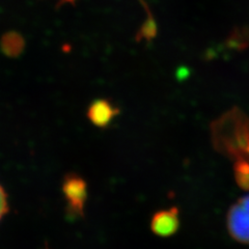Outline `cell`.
<instances>
[{
  "instance_id": "obj_3",
  "label": "cell",
  "mask_w": 249,
  "mask_h": 249,
  "mask_svg": "<svg viewBox=\"0 0 249 249\" xmlns=\"http://www.w3.org/2000/svg\"><path fill=\"white\" fill-rule=\"evenodd\" d=\"M62 191L67 200L68 212L72 216H82L88 197L87 183L77 175H68L62 184Z\"/></svg>"
},
{
  "instance_id": "obj_2",
  "label": "cell",
  "mask_w": 249,
  "mask_h": 249,
  "mask_svg": "<svg viewBox=\"0 0 249 249\" xmlns=\"http://www.w3.org/2000/svg\"><path fill=\"white\" fill-rule=\"evenodd\" d=\"M227 228L231 237L249 244V196L239 198L228 212Z\"/></svg>"
},
{
  "instance_id": "obj_1",
  "label": "cell",
  "mask_w": 249,
  "mask_h": 249,
  "mask_svg": "<svg viewBox=\"0 0 249 249\" xmlns=\"http://www.w3.org/2000/svg\"><path fill=\"white\" fill-rule=\"evenodd\" d=\"M215 149L235 160L249 162V118L238 108L231 109L211 127Z\"/></svg>"
},
{
  "instance_id": "obj_8",
  "label": "cell",
  "mask_w": 249,
  "mask_h": 249,
  "mask_svg": "<svg viewBox=\"0 0 249 249\" xmlns=\"http://www.w3.org/2000/svg\"><path fill=\"white\" fill-rule=\"evenodd\" d=\"M61 1H64V2H74L75 0H61Z\"/></svg>"
},
{
  "instance_id": "obj_5",
  "label": "cell",
  "mask_w": 249,
  "mask_h": 249,
  "mask_svg": "<svg viewBox=\"0 0 249 249\" xmlns=\"http://www.w3.org/2000/svg\"><path fill=\"white\" fill-rule=\"evenodd\" d=\"M118 114V110L108 101L98 100L93 102L89 109V119L98 127H106Z\"/></svg>"
},
{
  "instance_id": "obj_6",
  "label": "cell",
  "mask_w": 249,
  "mask_h": 249,
  "mask_svg": "<svg viewBox=\"0 0 249 249\" xmlns=\"http://www.w3.org/2000/svg\"><path fill=\"white\" fill-rule=\"evenodd\" d=\"M24 48V40L16 33L5 35L1 40V50L7 56H18Z\"/></svg>"
},
{
  "instance_id": "obj_7",
  "label": "cell",
  "mask_w": 249,
  "mask_h": 249,
  "mask_svg": "<svg viewBox=\"0 0 249 249\" xmlns=\"http://www.w3.org/2000/svg\"><path fill=\"white\" fill-rule=\"evenodd\" d=\"M9 211V205H7V196L2 186L0 185V220Z\"/></svg>"
},
{
  "instance_id": "obj_4",
  "label": "cell",
  "mask_w": 249,
  "mask_h": 249,
  "mask_svg": "<svg viewBox=\"0 0 249 249\" xmlns=\"http://www.w3.org/2000/svg\"><path fill=\"white\" fill-rule=\"evenodd\" d=\"M180 228V214L177 208L162 210L154 215L151 221V230L155 235L169 237Z\"/></svg>"
}]
</instances>
